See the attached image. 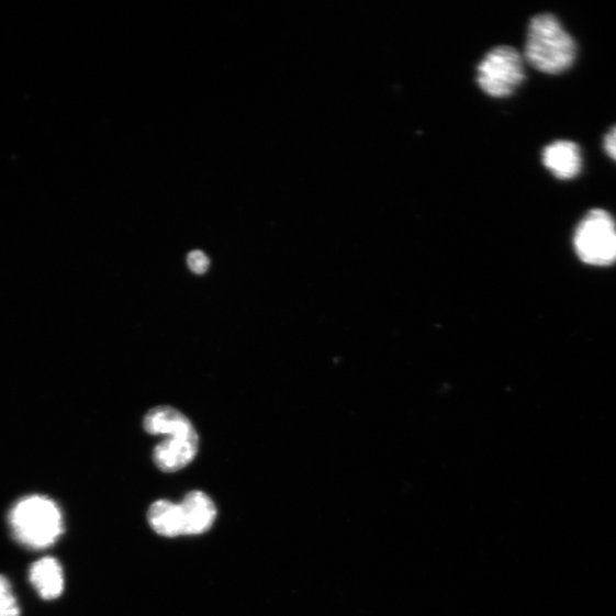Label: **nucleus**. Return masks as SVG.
<instances>
[{"label": "nucleus", "instance_id": "nucleus-11", "mask_svg": "<svg viewBox=\"0 0 616 616\" xmlns=\"http://www.w3.org/2000/svg\"><path fill=\"white\" fill-rule=\"evenodd\" d=\"M21 609L9 579L0 574V616H20Z\"/></svg>", "mask_w": 616, "mask_h": 616}, {"label": "nucleus", "instance_id": "nucleus-5", "mask_svg": "<svg viewBox=\"0 0 616 616\" xmlns=\"http://www.w3.org/2000/svg\"><path fill=\"white\" fill-rule=\"evenodd\" d=\"M199 438L197 432L167 436L155 449V462L166 473L181 471L197 456Z\"/></svg>", "mask_w": 616, "mask_h": 616}, {"label": "nucleus", "instance_id": "nucleus-9", "mask_svg": "<svg viewBox=\"0 0 616 616\" xmlns=\"http://www.w3.org/2000/svg\"><path fill=\"white\" fill-rule=\"evenodd\" d=\"M144 428L153 435H183L194 433L191 422L170 406H159L150 411L144 419Z\"/></svg>", "mask_w": 616, "mask_h": 616}, {"label": "nucleus", "instance_id": "nucleus-1", "mask_svg": "<svg viewBox=\"0 0 616 616\" xmlns=\"http://www.w3.org/2000/svg\"><path fill=\"white\" fill-rule=\"evenodd\" d=\"M14 539L27 549L52 547L65 533L60 507L48 496L32 494L20 499L9 513Z\"/></svg>", "mask_w": 616, "mask_h": 616}, {"label": "nucleus", "instance_id": "nucleus-13", "mask_svg": "<svg viewBox=\"0 0 616 616\" xmlns=\"http://www.w3.org/2000/svg\"><path fill=\"white\" fill-rule=\"evenodd\" d=\"M604 150L609 158L616 161V126H614L604 138Z\"/></svg>", "mask_w": 616, "mask_h": 616}, {"label": "nucleus", "instance_id": "nucleus-6", "mask_svg": "<svg viewBox=\"0 0 616 616\" xmlns=\"http://www.w3.org/2000/svg\"><path fill=\"white\" fill-rule=\"evenodd\" d=\"M542 161L557 179L572 180L582 168V156L579 145L571 141H556L546 146Z\"/></svg>", "mask_w": 616, "mask_h": 616}, {"label": "nucleus", "instance_id": "nucleus-12", "mask_svg": "<svg viewBox=\"0 0 616 616\" xmlns=\"http://www.w3.org/2000/svg\"><path fill=\"white\" fill-rule=\"evenodd\" d=\"M188 264L191 271L195 275H203L204 272H208L210 268V258L204 253L194 250L190 253Z\"/></svg>", "mask_w": 616, "mask_h": 616}, {"label": "nucleus", "instance_id": "nucleus-8", "mask_svg": "<svg viewBox=\"0 0 616 616\" xmlns=\"http://www.w3.org/2000/svg\"><path fill=\"white\" fill-rule=\"evenodd\" d=\"M29 581L44 601H54L65 591L63 565L53 557H43L29 570Z\"/></svg>", "mask_w": 616, "mask_h": 616}, {"label": "nucleus", "instance_id": "nucleus-3", "mask_svg": "<svg viewBox=\"0 0 616 616\" xmlns=\"http://www.w3.org/2000/svg\"><path fill=\"white\" fill-rule=\"evenodd\" d=\"M579 258L591 266L605 267L616 261V223L603 210H594L579 223L574 234Z\"/></svg>", "mask_w": 616, "mask_h": 616}, {"label": "nucleus", "instance_id": "nucleus-10", "mask_svg": "<svg viewBox=\"0 0 616 616\" xmlns=\"http://www.w3.org/2000/svg\"><path fill=\"white\" fill-rule=\"evenodd\" d=\"M148 519L153 529L163 537L173 538L184 534L180 504L167 501L157 502L149 509Z\"/></svg>", "mask_w": 616, "mask_h": 616}, {"label": "nucleus", "instance_id": "nucleus-4", "mask_svg": "<svg viewBox=\"0 0 616 616\" xmlns=\"http://www.w3.org/2000/svg\"><path fill=\"white\" fill-rule=\"evenodd\" d=\"M524 78V58L512 46L491 49L478 67V82L492 98L509 97Z\"/></svg>", "mask_w": 616, "mask_h": 616}, {"label": "nucleus", "instance_id": "nucleus-7", "mask_svg": "<svg viewBox=\"0 0 616 616\" xmlns=\"http://www.w3.org/2000/svg\"><path fill=\"white\" fill-rule=\"evenodd\" d=\"M183 515V536L208 533L216 518V507L212 499L200 491L189 493L180 504Z\"/></svg>", "mask_w": 616, "mask_h": 616}, {"label": "nucleus", "instance_id": "nucleus-2", "mask_svg": "<svg viewBox=\"0 0 616 616\" xmlns=\"http://www.w3.org/2000/svg\"><path fill=\"white\" fill-rule=\"evenodd\" d=\"M575 55V42L559 19L540 14L531 20L524 54L527 64L541 72L557 75L572 67Z\"/></svg>", "mask_w": 616, "mask_h": 616}]
</instances>
